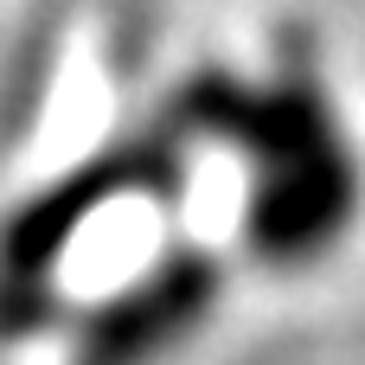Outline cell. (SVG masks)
I'll return each instance as SVG.
<instances>
[{
	"label": "cell",
	"instance_id": "obj_1",
	"mask_svg": "<svg viewBox=\"0 0 365 365\" xmlns=\"http://www.w3.org/2000/svg\"><path fill=\"white\" fill-rule=\"evenodd\" d=\"M180 135L250 167L244 244L269 269H308L359 225V154L314 77H192L180 90Z\"/></svg>",
	"mask_w": 365,
	"mask_h": 365
},
{
	"label": "cell",
	"instance_id": "obj_3",
	"mask_svg": "<svg viewBox=\"0 0 365 365\" xmlns=\"http://www.w3.org/2000/svg\"><path fill=\"white\" fill-rule=\"evenodd\" d=\"M218 289H225V269L212 250H173L160 257L148 276H135L122 295H109L77 346L71 365H154L167 359L186 334L205 327V314L218 308Z\"/></svg>",
	"mask_w": 365,
	"mask_h": 365
},
{
	"label": "cell",
	"instance_id": "obj_2",
	"mask_svg": "<svg viewBox=\"0 0 365 365\" xmlns=\"http://www.w3.org/2000/svg\"><path fill=\"white\" fill-rule=\"evenodd\" d=\"M180 180H186V154H180L173 128L90 154L83 167L51 180L45 192H32L6 218V231H0V276L6 282H51V269L71 257L83 225H96L103 212H115L128 199H173Z\"/></svg>",
	"mask_w": 365,
	"mask_h": 365
},
{
	"label": "cell",
	"instance_id": "obj_4",
	"mask_svg": "<svg viewBox=\"0 0 365 365\" xmlns=\"http://www.w3.org/2000/svg\"><path fill=\"white\" fill-rule=\"evenodd\" d=\"M51 314H58L51 282H6L0 276V340H19V334L51 327Z\"/></svg>",
	"mask_w": 365,
	"mask_h": 365
}]
</instances>
